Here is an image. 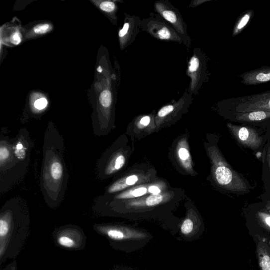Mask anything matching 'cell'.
Instances as JSON below:
<instances>
[{
  "instance_id": "cell-1",
  "label": "cell",
  "mask_w": 270,
  "mask_h": 270,
  "mask_svg": "<svg viewBox=\"0 0 270 270\" xmlns=\"http://www.w3.org/2000/svg\"><path fill=\"white\" fill-rule=\"evenodd\" d=\"M64 140L59 132L49 129L45 133L41 175V189L45 201L55 209L64 199L68 182L64 159Z\"/></svg>"
},
{
  "instance_id": "cell-2",
  "label": "cell",
  "mask_w": 270,
  "mask_h": 270,
  "mask_svg": "<svg viewBox=\"0 0 270 270\" xmlns=\"http://www.w3.org/2000/svg\"><path fill=\"white\" fill-rule=\"evenodd\" d=\"M30 216L24 200L15 197L0 211V265L19 255L30 233Z\"/></svg>"
},
{
  "instance_id": "cell-3",
  "label": "cell",
  "mask_w": 270,
  "mask_h": 270,
  "mask_svg": "<svg viewBox=\"0 0 270 270\" xmlns=\"http://www.w3.org/2000/svg\"><path fill=\"white\" fill-rule=\"evenodd\" d=\"M33 147L28 131H20L11 140L1 137L0 172L2 193L8 190L25 174Z\"/></svg>"
},
{
  "instance_id": "cell-4",
  "label": "cell",
  "mask_w": 270,
  "mask_h": 270,
  "mask_svg": "<svg viewBox=\"0 0 270 270\" xmlns=\"http://www.w3.org/2000/svg\"><path fill=\"white\" fill-rule=\"evenodd\" d=\"M212 164L214 179L220 186L234 192H245L247 190L246 183L233 171L222 157L217 148H209Z\"/></svg>"
},
{
  "instance_id": "cell-5",
  "label": "cell",
  "mask_w": 270,
  "mask_h": 270,
  "mask_svg": "<svg viewBox=\"0 0 270 270\" xmlns=\"http://www.w3.org/2000/svg\"><path fill=\"white\" fill-rule=\"evenodd\" d=\"M208 59L206 54L200 48H194L192 56L187 59V75L190 78L187 89L193 96L199 94L203 84L208 80Z\"/></svg>"
},
{
  "instance_id": "cell-6",
  "label": "cell",
  "mask_w": 270,
  "mask_h": 270,
  "mask_svg": "<svg viewBox=\"0 0 270 270\" xmlns=\"http://www.w3.org/2000/svg\"><path fill=\"white\" fill-rule=\"evenodd\" d=\"M155 12L177 32L188 50L192 47V39L187 31V25L178 9L168 0H159L154 4Z\"/></svg>"
},
{
  "instance_id": "cell-7",
  "label": "cell",
  "mask_w": 270,
  "mask_h": 270,
  "mask_svg": "<svg viewBox=\"0 0 270 270\" xmlns=\"http://www.w3.org/2000/svg\"><path fill=\"white\" fill-rule=\"evenodd\" d=\"M141 31L145 32L159 40L183 43L177 32L158 14L150 13L142 20Z\"/></svg>"
},
{
  "instance_id": "cell-8",
  "label": "cell",
  "mask_w": 270,
  "mask_h": 270,
  "mask_svg": "<svg viewBox=\"0 0 270 270\" xmlns=\"http://www.w3.org/2000/svg\"><path fill=\"white\" fill-rule=\"evenodd\" d=\"M56 244L63 248L71 250L84 249L86 236L82 229L73 225L57 229L53 233Z\"/></svg>"
},
{
  "instance_id": "cell-9",
  "label": "cell",
  "mask_w": 270,
  "mask_h": 270,
  "mask_svg": "<svg viewBox=\"0 0 270 270\" xmlns=\"http://www.w3.org/2000/svg\"><path fill=\"white\" fill-rule=\"evenodd\" d=\"M94 229L98 234L114 242L142 240L147 236L145 233L139 230L114 225L95 224Z\"/></svg>"
},
{
  "instance_id": "cell-10",
  "label": "cell",
  "mask_w": 270,
  "mask_h": 270,
  "mask_svg": "<svg viewBox=\"0 0 270 270\" xmlns=\"http://www.w3.org/2000/svg\"><path fill=\"white\" fill-rule=\"evenodd\" d=\"M193 96L185 90L183 95L178 100L167 104L158 112L156 116L157 122H163L165 120L173 119L183 114L193 103Z\"/></svg>"
},
{
  "instance_id": "cell-11",
  "label": "cell",
  "mask_w": 270,
  "mask_h": 270,
  "mask_svg": "<svg viewBox=\"0 0 270 270\" xmlns=\"http://www.w3.org/2000/svg\"><path fill=\"white\" fill-rule=\"evenodd\" d=\"M142 20L140 17L125 14L123 28L119 32L121 48H127L136 39L140 31Z\"/></svg>"
},
{
  "instance_id": "cell-12",
  "label": "cell",
  "mask_w": 270,
  "mask_h": 270,
  "mask_svg": "<svg viewBox=\"0 0 270 270\" xmlns=\"http://www.w3.org/2000/svg\"><path fill=\"white\" fill-rule=\"evenodd\" d=\"M248 229L252 238L259 237L270 242V213L257 212L253 220L249 222Z\"/></svg>"
},
{
  "instance_id": "cell-13",
  "label": "cell",
  "mask_w": 270,
  "mask_h": 270,
  "mask_svg": "<svg viewBox=\"0 0 270 270\" xmlns=\"http://www.w3.org/2000/svg\"><path fill=\"white\" fill-rule=\"evenodd\" d=\"M228 127L233 136L242 145L254 149L258 148L262 145L263 139L254 129L230 123L228 124Z\"/></svg>"
},
{
  "instance_id": "cell-14",
  "label": "cell",
  "mask_w": 270,
  "mask_h": 270,
  "mask_svg": "<svg viewBox=\"0 0 270 270\" xmlns=\"http://www.w3.org/2000/svg\"><path fill=\"white\" fill-rule=\"evenodd\" d=\"M258 110L270 111V92L242 98L236 109L239 113Z\"/></svg>"
},
{
  "instance_id": "cell-15",
  "label": "cell",
  "mask_w": 270,
  "mask_h": 270,
  "mask_svg": "<svg viewBox=\"0 0 270 270\" xmlns=\"http://www.w3.org/2000/svg\"><path fill=\"white\" fill-rule=\"evenodd\" d=\"M259 270H270V242L259 237L253 238ZM250 270H254L250 267Z\"/></svg>"
},
{
  "instance_id": "cell-16",
  "label": "cell",
  "mask_w": 270,
  "mask_h": 270,
  "mask_svg": "<svg viewBox=\"0 0 270 270\" xmlns=\"http://www.w3.org/2000/svg\"><path fill=\"white\" fill-rule=\"evenodd\" d=\"M242 83L246 85H256L270 81V67H262L248 72L240 76Z\"/></svg>"
},
{
  "instance_id": "cell-17",
  "label": "cell",
  "mask_w": 270,
  "mask_h": 270,
  "mask_svg": "<svg viewBox=\"0 0 270 270\" xmlns=\"http://www.w3.org/2000/svg\"><path fill=\"white\" fill-rule=\"evenodd\" d=\"M165 195H151L142 199L128 202L127 206L134 208H143V207H154L163 203L166 200Z\"/></svg>"
},
{
  "instance_id": "cell-18",
  "label": "cell",
  "mask_w": 270,
  "mask_h": 270,
  "mask_svg": "<svg viewBox=\"0 0 270 270\" xmlns=\"http://www.w3.org/2000/svg\"><path fill=\"white\" fill-rule=\"evenodd\" d=\"M139 180V176L136 175H132L122 178L108 188L106 195H111L121 192L125 190V188L136 184Z\"/></svg>"
},
{
  "instance_id": "cell-19",
  "label": "cell",
  "mask_w": 270,
  "mask_h": 270,
  "mask_svg": "<svg viewBox=\"0 0 270 270\" xmlns=\"http://www.w3.org/2000/svg\"><path fill=\"white\" fill-rule=\"evenodd\" d=\"M270 119V111L258 110L245 113H239L236 119L240 121L254 122Z\"/></svg>"
},
{
  "instance_id": "cell-20",
  "label": "cell",
  "mask_w": 270,
  "mask_h": 270,
  "mask_svg": "<svg viewBox=\"0 0 270 270\" xmlns=\"http://www.w3.org/2000/svg\"><path fill=\"white\" fill-rule=\"evenodd\" d=\"M148 191L147 187L138 186L115 195L114 199L115 201L135 199V198L140 197L146 195Z\"/></svg>"
},
{
  "instance_id": "cell-21",
  "label": "cell",
  "mask_w": 270,
  "mask_h": 270,
  "mask_svg": "<svg viewBox=\"0 0 270 270\" xmlns=\"http://www.w3.org/2000/svg\"><path fill=\"white\" fill-rule=\"evenodd\" d=\"M177 156L182 166L189 171L192 170V159L190 151L186 146L185 141H182L179 144L177 148Z\"/></svg>"
},
{
  "instance_id": "cell-22",
  "label": "cell",
  "mask_w": 270,
  "mask_h": 270,
  "mask_svg": "<svg viewBox=\"0 0 270 270\" xmlns=\"http://www.w3.org/2000/svg\"><path fill=\"white\" fill-rule=\"evenodd\" d=\"M253 12L252 11H248L244 15L240 17V19L237 21L233 30L232 36L235 37V36L241 33L243 30L245 28V27L249 22L252 16H253Z\"/></svg>"
},
{
  "instance_id": "cell-23",
  "label": "cell",
  "mask_w": 270,
  "mask_h": 270,
  "mask_svg": "<svg viewBox=\"0 0 270 270\" xmlns=\"http://www.w3.org/2000/svg\"><path fill=\"white\" fill-rule=\"evenodd\" d=\"M194 229V224L193 220L190 218H186L182 224L181 231L183 235L188 236L192 233Z\"/></svg>"
},
{
  "instance_id": "cell-24",
  "label": "cell",
  "mask_w": 270,
  "mask_h": 270,
  "mask_svg": "<svg viewBox=\"0 0 270 270\" xmlns=\"http://www.w3.org/2000/svg\"><path fill=\"white\" fill-rule=\"evenodd\" d=\"M101 104L105 108H109L112 104V95L109 90H105L100 96Z\"/></svg>"
},
{
  "instance_id": "cell-25",
  "label": "cell",
  "mask_w": 270,
  "mask_h": 270,
  "mask_svg": "<svg viewBox=\"0 0 270 270\" xmlns=\"http://www.w3.org/2000/svg\"><path fill=\"white\" fill-rule=\"evenodd\" d=\"M152 116L151 115H143L140 117L138 120L137 126L139 128H145L151 123Z\"/></svg>"
},
{
  "instance_id": "cell-26",
  "label": "cell",
  "mask_w": 270,
  "mask_h": 270,
  "mask_svg": "<svg viewBox=\"0 0 270 270\" xmlns=\"http://www.w3.org/2000/svg\"><path fill=\"white\" fill-rule=\"evenodd\" d=\"M101 10L107 13H113L116 9V4L111 1H105L100 4Z\"/></svg>"
},
{
  "instance_id": "cell-27",
  "label": "cell",
  "mask_w": 270,
  "mask_h": 270,
  "mask_svg": "<svg viewBox=\"0 0 270 270\" xmlns=\"http://www.w3.org/2000/svg\"><path fill=\"white\" fill-rule=\"evenodd\" d=\"M50 25L47 24H44L36 26L34 28V31L37 34H44L46 33L50 30Z\"/></svg>"
},
{
  "instance_id": "cell-28",
  "label": "cell",
  "mask_w": 270,
  "mask_h": 270,
  "mask_svg": "<svg viewBox=\"0 0 270 270\" xmlns=\"http://www.w3.org/2000/svg\"><path fill=\"white\" fill-rule=\"evenodd\" d=\"M48 105V101L45 98H41L36 101L34 103L35 109L42 110L45 109Z\"/></svg>"
},
{
  "instance_id": "cell-29",
  "label": "cell",
  "mask_w": 270,
  "mask_h": 270,
  "mask_svg": "<svg viewBox=\"0 0 270 270\" xmlns=\"http://www.w3.org/2000/svg\"><path fill=\"white\" fill-rule=\"evenodd\" d=\"M148 192L151 195H159L160 194L161 189L158 185H153L149 187Z\"/></svg>"
},
{
  "instance_id": "cell-30",
  "label": "cell",
  "mask_w": 270,
  "mask_h": 270,
  "mask_svg": "<svg viewBox=\"0 0 270 270\" xmlns=\"http://www.w3.org/2000/svg\"><path fill=\"white\" fill-rule=\"evenodd\" d=\"M11 41L15 45L19 44L21 41V35L20 33L18 32L14 33L11 35Z\"/></svg>"
},
{
  "instance_id": "cell-31",
  "label": "cell",
  "mask_w": 270,
  "mask_h": 270,
  "mask_svg": "<svg viewBox=\"0 0 270 270\" xmlns=\"http://www.w3.org/2000/svg\"><path fill=\"white\" fill-rule=\"evenodd\" d=\"M16 262H13L6 266L5 267L1 269V270H16Z\"/></svg>"
},
{
  "instance_id": "cell-32",
  "label": "cell",
  "mask_w": 270,
  "mask_h": 270,
  "mask_svg": "<svg viewBox=\"0 0 270 270\" xmlns=\"http://www.w3.org/2000/svg\"><path fill=\"white\" fill-rule=\"evenodd\" d=\"M268 163L270 168V147L269 149L268 155Z\"/></svg>"
},
{
  "instance_id": "cell-33",
  "label": "cell",
  "mask_w": 270,
  "mask_h": 270,
  "mask_svg": "<svg viewBox=\"0 0 270 270\" xmlns=\"http://www.w3.org/2000/svg\"><path fill=\"white\" fill-rule=\"evenodd\" d=\"M97 70L99 72V73H102V71H103V69L100 66L97 69Z\"/></svg>"
}]
</instances>
